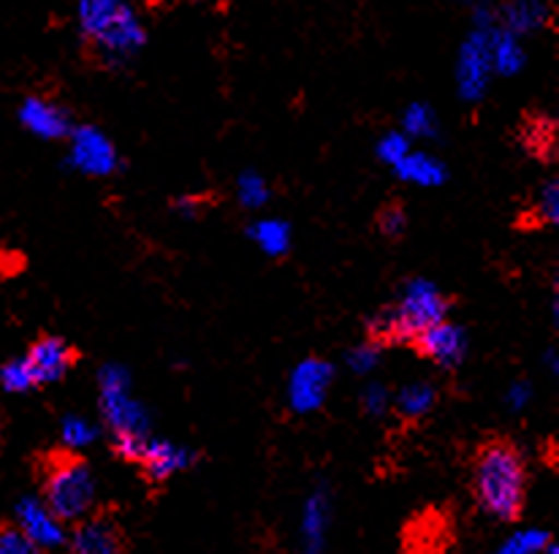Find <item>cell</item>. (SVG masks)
I'll return each mask as SVG.
<instances>
[{
  "mask_svg": "<svg viewBox=\"0 0 559 554\" xmlns=\"http://www.w3.org/2000/svg\"><path fill=\"white\" fill-rule=\"evenodd\" d=\"M411 349L416 351L418 356L432 362V365L443 369H454L456 365H462V359H465V351H467L465 329L449 318V321L435 323V327H429L427 332L418 334V340L411 345Z\"/></svg>",
  "mask_w": 559,
  "mask_h": 554,
  "instance_id": "obj_11",
  "label": "cell"
},
{
  "mask_svg": "<svg viewBox=\"0 0 559 554\" xmlns=\"http://www.w3.org/2000/svg\"><path fill=\"white\" fill-rule=\"evenodd\" d=\"M0 554H44L33 544L27 535H22L20 530L11 522L0 524Z\"/></svg>",
  "mask_w": 559,
  "mask_h": 554,
  "instance_id": "obj_29",
  "label": "cell"
},
{
  "mask_svg": "<svg viewBox=\"0 0 559 554\" xmlns=\"http://www.w3.org/2000/svg\"><path fill=\"white\" fill-rule=\"evenodd\" d=\"M25 359L27 365H31L36 386L58 384V380L76 365L80 351L71 343H66L63 338H58V334H41V338L27 349Z\"/></svg>",
  "mask_w": 559,
  "mask_h": 554,
  "instance_id": "obj_10",
  "label": "cell"
},
{
  "mask_svg": "<svg viewBox=\"0 0 559 554\" xmlns=\"http://www.w3.org/2000/svg\"><path fill=\"white\" fill-rule=\"evenodd\" d=\"M491 31H475L460 49V93L462 98L478 101L486 93L491 69Z\"/></svg>",
  "mask_w": 559,
  "mask_h": 554,
  "instance_id": "obj_9",
  "label": "cell"
},
{
  "mask_svg": "<svg viewBox=\"0 0 559 554\" xmlns=\"http://www.w3.org/2000/svg\"><path fill=\"white\" fill-rule=\"evenodd\" d=\"M559 215V185L557 180H549L546 185H540L538 196H535L533 207L524 217H527V228H538V226H555Z\"/></svg>",
  "mask_w": 559,
  "mask_h": 554,
  "instance_id": "obj_21",
  "label": "cell"
},
{
  "mask_svg": "<svg viewBox=\"0 0 559 554\" xmlns=\"http://www.w3.org/2000/svg\"><path fill=\"white\" fill-rule=\"evenodd\" d=\"M402 128H405L407 139H429L438 133V120H435L432 109L427 104H413L402 117Z\"/></svg>",
  "mask_w": 559,
  "mask_h": 554,
  "instance_id": "obj_26",
  "label": "cell"
},
{
  "mask_svg": "<svg viewBox=\"0 0 559 554\" xmlns=\"http://www.w3.org/2000/svg\"><path fill=\"white\" fill-rule=\"evenodd\" d=\"M69 164L82 175L106 177L117 172L120 155L100 128L76 126L69 137Z\"/></svg>",
  "mask_w": 559,
  "mask_h": 554,
  "instance_id": "obj_6",
  "label": "cell"
},
{
  "mask_svg": "<svg viewBox=\"0 0 559 554\" xmlns=\"http://www.w3.org/2000/svg\"><path fill=\"white\" fill-rule=\"evenodd\" d=\"M193 460L195 455L186 446H177L164 438H150L147 446H144L142 460H139V468L147 475L150 484H166L171 475L188 470Z\"/></svg>",
  "mask_w": 559,
  "mask_h": 554,
  "instance_id": "obj_14",
  "label": "cell"
},
{
  "mask_svg": "<svg viewBox=\"0 0 559 554\" xmlns=\"http://www.w3.org/2000/svg\"><path fill=\"white\" fill-rule=\"evenodd\" d=\"M14 524L22 535L33 541L41 552L47 550H60V546L69 541V530L66 524L55 517L47 508V503L36 495L22 497L14 506Z\"/></svg>",
  "mask_w": 559,
  "mask_h": 554,
  "instance_id": "obj_8",
  "label": "cell"
},
{
  "mask_svg": "<svg viewBox=\"0 0 559 554\" xmlns=\"http://www.w3.org/2000/svg\"><path fill=\"white\" fill-rule=\"evenodd\" d=\"M0 444H3V413H0Z\"/></svg>",
  "mask_w": 559,
  "mask_h": 554,
  "instance_id": "obj_34",
  "label": "cell"
},
{
  "mask_svg": "<svg viewBox=\"0 0 559 554\" xmlns=\"http://www.w3.org/2000/svg\"><path fill=\"white\" fill-rule=\"evenodd\" d=\"M334 367L321 356H307L294 367L288 380V405L296 413H316L326 402Z\"/></svg>",
  "mask_w": 559,
  "mask_h": 554,
  "instance_id": "obj_7",
  "label": "cell"
},
{
  "mask_svg": "<svg viewBox=\"0 0 559 554\" xmlns=\"http://www.w3.org/2000/svg\"><path fill=\"white\" fill-rule=\"evenodd\" d=\"M549 544H551V535L546 533V530L527 528V530H516L511 539L502 541L500 550L495 554H544Z\"/></svg>",
  "mask_w": 559,
  "mask_h": 554,
  "instance_id": "obj_23",
  "label": "cell"
},
{
  "mask_svg": "<svg viewBox=\"0 0 559 554\" xmlns=\"http://www.w3.org/2000/svg\"><path fill=\"white\" fill-rule=\"evenodd\" d=\"M524 60H527V55L519 44V36L502 31V27H495L491 31V69L497 74H516Z\"/></svg>",
  "mask_w": 559,
  "mask_h": 554,
  "instance_id": "obj_19",
  "label": "cell"
},
{
  "mask_svg": "<svg viewBox=\"0 0 559 554\" xmlns=\"http://www.w3.org/2000/svg\"><path fill=\"white\" fill-rule=\"evenodd\" d=\"M60 438H63L66 449L80 451L98 438V429H95V424L87 422L85 416H80V413H69V416L60 422Z\"/></svg>",
  "mask_w": 559,
  "mask_h": 554,
  "instance_id": "obj_22",
  "label": "cell"
},
{
  "mask_svg": "<svg viewBox=\"0 0 559 554\" xmlns=\"http://www.w3.org/2000/svg\"><path fill=\"white\" fill-rule=\"evenodd\" d=\"M248 234L272 259H280L290 250V226L285 221H277V217H261V221L250 223Z\"/></svg>",
  "mask_w": 559,
  "mask_h": 554,
  "instance_id": "obj_18",
  "label": "cell"
},
{
  "mask_svg": "<svg viewBox=\"0 0 559 554\" xmlns=\"http://www.w3.org/2000/svg\"><path fill=\"white\" fill-rule=\"evenodd\" d=\"M329 522H332V495H329L326 486L321 484L316 492H310V497H307L305 503V511H301V524H299L301 554L326 552Z\"/></svg>",
  "mask_w": 559,
  "mask_h": 554,
  "instance_id": "obj_15",
  "label": "cell"
},
{
  "mask_svg": "<svg viewBox=\"0 0 559 554\" xmlns=\"http://www.w3.org/2000/svg\"><path fill=\"white\" fill-rule=\"evenodd\" d=\"M0 389L9 394H25V391L36 389V378H33L25 356H14L0 367Z\"/></svg>",
  "mask_w": 559,
  "mask_h": 554,
  "instance_id": "obj_24",
  "label": "cell"
},
{
  "mask_svg": "<svg viewBox=\"0 0 559 554\" xmlns=\"http://www.w3.org/2000/svg\"><path fill=\"white\" fill-rule=\"evenodd\" d=\"M546 16H549V9L544 3H533V0H527V3H511L502 9V20H506L502 31L519 36V33L535 31L538 25H544Z\"/></svg>",
  "mask_w": 559,
  "mask_h": 554,
  "instance_id": "obj_20",
  "label": "cell"
},
{
  "mask_svg": "<svg viewBox=\"0 0 559 554\" xmlns=\"http://www.w3.org/2000/svg\"><path fill=\"white\" fill-rule=\"evenodd\" d=\"M411 139L405 137L402 131H391L385 133L383 139L378 142V158L383 161V164L389 166H396L402 164V161L407 158V153H411Z\"/></svg>",
  "mask_w": 559,
  "mask_h": 554,
  "instance_id": "obj_28",
  "label": "cell"
},
{
  "mask_svg": "<svg viewBox=\"0 0 559 554\" xmlns=\"http://www.w3.org/2000/svg\"><path fill=\"white\" fill-rule=\"evenodd\" d=\"M469 486L486 517L497 522H513L522 517L527 500V464L519 446L508 438L480 444L469 468Z\"/></svg>",
  "mask_w": 559,
  "mask_h": 554,
  "instance_id": "obj_1",
  "label": "cell"
},
{
  "mask_svg": "<svg viewBox=\"0 0 559 554\" xmlns=\"http://www.w3.org/2000/svg\"><path fill=\"white\" fill-rule=\"evenodd\" d=\"M389 389H385L383 384H370L365 389V394H361V405H365V411L370 413V416H383L385 411H389Z\"/></svg>",
  "mask_w": 559,
  "mask_h": 554,
  "instance_id": "obj_31",
  "label": "cell"
},
{
  "mask_svg": "<svg viewBox=\"0 0 559 554\" xmlns=\"http://www.w3.org/2000/svg\"><path fill=\"white\" fill-rule=\"evenodd\" d=\"M237 196H239V204L248 207V210H259L264 207L266 201L272 199V188L266 185V180L255 172H245L239 175L237 180Z\"/></svg>",
  "mask_w": 559,
  "mask_h": 554,
  "instance_id": "obj_25",
  "label": "cell"
},
{
  "mask_svg": "<svg viewBox=\"0 0 559 554\" xmlns=\"http://www.w3.org/2000/svg\"><path fill=\"white\" fill-rule=\"evenodd\" d=\"M380 351H383V349H378V345H374V343L356 345L354 351H348V354H345V365L354 369V373L367 375V373H370V369L378 367Z\"/></svg>",
  "mask_w": 559,
  "mask_h": 554,
  "instance_id": "obj_30",
  "label": "cell"
},
{
  "mask_svg": "<svg viewBox=\"0 0 559 554\" xmlns=\"http://www.w3.org/2000/svg\"><path fill=\"white\" fill-rule=\"evenodd\" d=\"M98 405L111 440H150V413L131 394V375L120 365H104L98 373Z\"/></svg>",
  "mask_w": 559,
  "mask_h": 554,
  "instance_id": "obj_5",
  "label": "cell"
},
{
  "mask_svg": "<svg viewBox=\"0 0 559 554\" xmlns=\"http://www.w3.org/2000/svg\"><path fill=\"white\" fill-rule=\"evenodd\" d=\"M20 122L33 137L52 139V142L55 139H69L76 128L69 109L55 98H47V95H31V98L22 101Z\"/></svg>",
  "mask_w": 559,
  "mask_h": 554,
  "instance_id": "obj_13",
  "label": "cell"
},
{
  "mask_svg": "<svg viewBox=\"0 0 559 554\" xmlns=\"http://www.w3.org/2000/svg\"><path fill=\"white\" fill-rule=\"evenodd\" d=\"M394 172L400 175V180L421 185V188H435V185L445 182V166L440 164L438 158H432L429 153H421V150H411L407 158L402 164L394 166Z\"/></svg>",
  "mask_w": 559,
  "mask_h": 554,
  "instance_id": "obj_17",
  "label": "cell"
},
{
  "mask_svg": "<svg viewBox=\"0 0 559 554\" xmlns=\"http://www.w3.org/2000/svg\"><path fill=\"white\" fill-rule=\"evenodd\" d=\"M451 299L427 278H413L402 285L394 305L383 307L367 321V343L378 349L385 345H413L418 334L435 323L449 321Z\"/></svg>",
  "mask_w": 559,
  "mask_h": 554,
  "instance_id": "obj_2",
  "label": "cell"
},
{
  "mask_svg": "<svg viewBox=\"0 0 559 554\" xmlns=\"http://www.w3.org/2000/svg\"><path fill=\"white\" fill-rule=\"evenodd\" d=\"M527 402H530V384L527 380H516V384L511 386V391H508V405H511L513 411H522Z\"/></svg>",
  "mask_w": 559,
  "mask_h": 554,
  "instance_id": "obj_32",
  "label": "cell"
},
{
  "mask_svg": "<svg viewBox=\"0 0 559 554\" xmlns=\"http://www.w3.org/2000/svg\"><path fill=\"white\" fill-rule=\"evenodd\" d=\"M374 226H378V232L383 234V237L389 239L402 237L407 228L405 207H402L400 201H389V204H383L378 210V215H374Z\"/></svg>",
  "mask_w": 559,
  "mask_h": 554,
  "instance_id": "obj_27",
  "label": "cell"
},
{
  "mask_svg": "<svg viewBox=\"0 0 559 554\" xmlns=\"http://www.w3.org/2000/svg\"><path fill=\"white\" fill-rule=\"evenodd\" d=\"M171 207H175L177 212H182L186 217H193V215H199L201 199L199 196H180V199H175V204Z\"/></svg>",
  "mask_w": 559,
  "mask_h": 554,
  "instance_id": "obj_33",
  "label": "cell"
},
{
  "mask_svg": "<svg viewBox=\"0 0 559 554\" xmlns=\"http://www.w3.org/2000/svg\"><path fill=\"white\" fill-rule=\"evenodd\" d=\"M66 546H69V554H122L126 539H122L120 524L109 514H91L80 524H74Z\"/></svg>",
  "mask_w": 559,
  "mask_h": 554,
  "instance_id": "obj_12",
  "label": "cell"
},
{
  "mask_svg": "<svg viewBox=\"0 0 559 554\" xmlns=\"http://www.w3.org/2000/svg\"><path fill=\"white\" fill-rule=\"evenodd\" d=\"M76 22L95 60L104 66H122L147 42L136 9L117 0H87L76 9Z\"/></svg>",
  "mask_w": 559,
  "mask_h": 554,
  "instance_id": "obj_3",
  "label": "cell"
},
{
  "mask_svg": "<svg viewBox=\"0 0 559 554\" xmlns=\"http://www.w3.org/2000/svg\"><path fill=\"white\" fill-rule=\"evenodd\" d=\"M396 413H400L405 422H418V419L429 416L432 408L438 405V386L429 384V380H413L405 384L396 391Z\"/></svg>",
  "mask_w": 559,
  "mask_h": 554,
  "instance_id": "obj_16",
  "label": "cell"
},
{
  "mask_svg": "<svg viewBox=\"0 0 559 554\" xmlns=\"http://www.w3.org/2000/svg\"><path fill=\"white\" fill-rule=\"evenodd\" d=\"M41 500L63 524H80L93 514L98 484L91 462L69 449L41 460Z\"/></svg>",
  "mask_w": 559,
  "mask_h": 554,
  "instance_id": "obj_4",
  "label": "cell"
}]
</instances>
